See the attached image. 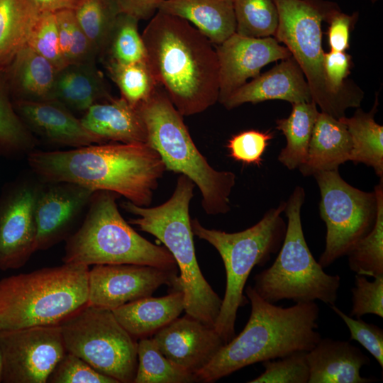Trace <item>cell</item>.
<instances>
[{"label":"cell","mask_w":383,"mask_h":383,"mask_svg":"<svg viewBox=\"0 0 383 383\" xmlns=\"http://www.w3.org/2000/svg\"><path fill=\"white\" fill-rule=\"evenodd\" d=\"M27 160L42 181L114 192L140 206H150L167 170L159 153L148 143L115 142L65 150H33Z\"/></svg>","instance_id":"6da1fadb"},{"label":"cell","mask_w":383,"mask_h":383,"mask_svg":"<svg viewBox=\"0 0 383 383\" xmlns=\"http://www.w3.org/2000/svg\"><path fill=\"white\" fill-rule=\"evenodd\" d=\"M141 35L156 82L183 116L218 101L217 54L203 33L187 21L157 11Z\"/></svg>","instance_id":"7a4b0ae2"},{"label":"cell","mask_w":383,"mask_h":383,"mask_svg":"<svg viewBox=\"0 0 383 383\" xmlns=\"http://www.w3.org/2000/svg\"><path fill=\"white\" fill-rule=\"evenodd\" d=\"M245 292L251 304L245 326L195 374L197 382H214L255 363L308 352L321 338L316 301L282 307L263 299L252 286Z\"/></svg>","instance_id":"3957f363"},{"label":"cell","mask_w":383,"mask_h":383,"mask_svg":"<svg viewBox=\"0 0 383 383\" xmlns=\"http://www.w3.org/2000/svg\"><path fill=\"white\" fill-rule=\"evenodd\" d=\"M194 187L190 179L180 174L172 196L163 204L140 206L127 201L121 207L136 216L128 221L130 224L154 235L173 256L180 272L186 314L214 328L222 299L205 279L196 257L189 212Z\"/></svg>","instance_id":"277c9868"},{"label":"cell","mask_w":383,"mask_h":383,"mask_svg":"<svg viewBox=\"0 0 383 383\" xmlns=\"http://www.w3.org/2000/svg\"><path fill=\"white\" fill-rule=\"evenodd\" d=\"M89 267L64 262L0 280V331L59 325L88 303Z\"/></svg>","instance_id":"5b68a950"},{"label":"cell","mask_w":383,"mask_h":383,"mask_svg":"<svg viewBox=\"0 0 383 383\" xmlns=\"http://www.w3.org/2000/svg\"><path fill=\"white\" fill-rule=\"evenodd\" d=\"M137 108L146 127L147 143L159 153L166 170L187 177L197 186L206 214L228 212L235 174L210 165L194 144L183 116L165 91L157 87Z\"/></svg>","instance_id":"8992f818"},{"label":"cell","mask_w":383,"mask_h":383,"mask_svg":"<svg viewBox=\"0 0 383 383\" xmlns=\"http://www.w3.org/2000/svg\"><path fill=\"white\" fill-rule=\"evenodd\" d=\"M118 196L108 191L94 192L81 226L66 239L63 262L88 267L136 264L177 268L165 246L146 240L125 221L116 201Z\"/></svg>","instance_id":"52a82bcc"},{"label":"cell","mask_w":383,"mask_h":383,"mask_svg":"<svg viewBox=\"0 0 383 383\" xmlns=\"http://www.w3.org/2000/svg\"><path fill=\"white\" fill-rule=\"evenodd\" d=\"M285 207L286 201L282 202L270 209L256 224L235 233L206 228L197 218L191 220L194 235L216 249L226 270L225 294L214 325L225 344L235 336L238 309L248 303L243 291L252 270L267 262L282 245L287 228L282 217Z\"/></svg>","instance_id":"ba28073f"},{"label":"cell","mask_w":383,"mask_h":383,"mask_svg":"<svg viewBox=\"0 0 383 383\" xmlns=\"http://www.w3.org/2000/svg\"><path fill=\"white\" fill-rule=\"evenodd\" d=\"M304 197V189L298 186L286 201L287 225L279 254L270 267L255 275L252 287L272 304L318 300L331 306L337 301L340 277L325 272L308 247L301 220Z\"/></svg>","instance_id":"9c48e42d"},{"label":"cell","mask_w":383,"mask_h":383,"mask_svg":"<svg viewBox=\"0 0 383 383\" xmlns=\"http://www.w3.org/2000/svg\"><path fill=\"white\" fill-rule=\"evenodd\" d=\"M279 16L274 37L284 43L301 67L309 84L312 101L322 112L335 118L345 116L353 107L335 93L325 74L321 24L338 8L325 0H274Z\"/></svg>","instance_id":"30bf717a"},{"label":"cell","mask_w":383,"mask_h":383,"mask_svg":"<svg viewBox=\"0 0 383 383\" xmlns=\"http://www.w3.org/2000/svg\"><path fill=\"white\" fill-rule=\"evenodd\" d=\"M59 326L67 352L118 383L133 382L138 342L111 310L87 304Z\"/></svg>","instance_id":"8fae6325"},{"label":"cell","mask_w":383,"mask_h":383,"mask_svg":"<svg viewBox=\"0 0 383 383\" xmlns=\"http://www.w3.org/2000/svg\"><path fill=\"white\" fill-rule=\"evenodd\" d=\"M321 193L320 216L326 226V246L318 260L323 268L346 255L374 226L377 202L374 192L347 183L338 170L313 174Z\"/></svg>","instance_id":"7c38bea8"},{"label":"cell","mask_w":383,"mask_h":383,"mask_svg":"<svg viewBox=\"0 0 383 383\" xmlns=\"http://www.w3.org/2000/svg\"><path fill=\"white\" fill-rule=\"evenodd\" d=\"M66 352L59 325L0 331L1 382L47 383Z\"/></svg>","instance_id":"4fadbf2b"},{"label":"cell","mask_w":383,"mask_h":383,"mask_svg":"<svg viewBox=\"0 0 383 383\" xmlns=\"http://www.w3.org/2000/svg\"><path fill=\"white\" fill-rule=\"evenodd\" d=\"M37 177V176H36ZM42 180L21 176L0 194V270L23 267L36 252L35 207Z\"/></svg>","instance_id":"5bb4252c"},{"label":"cell","mask_w":383,"mask_h":383,"mask_svg":"<svg viewBox=\"0 0 383 383\" xmlns=\"http://www.w3.org/2000/svg\"><path fill=\"white\" fill-rule=\"evenodd\" d=\"M162 285L180 289L177 268L136 264L94 265L88 272V304L110 310L151 296Z\"/></svg>","instance_id":"9a60e30c"},{"label":"cell","mask_w":383,"mask_h":383,"mask_svg":"<svg viewBox=\"0 0 383 383\" xmlns=\"http://www.w3.org/2000/svg\"><path fill=\"white\" fill-rule=\"evenodd\" d=\"M94 192L72 182L42 181L35 207L36 251L49 249L71 235Z\"/></svg>","instance_id":"2e32d148"},{"label":"cell","mask_w":383,"mask_h":383,"mask_svg":"<svg viewBox=\"0 0 383 383\" xmlns=\"http://www.w3.org/2000/svg\"><path fill=\"white\" fill-rule=\"evenodd\" d=\"M216 51L219 79L218 101L221 104L249 78L258 76L265 65L292 56L275 38H251L236 33L216 45Z\"/></svg>","instance_id":"e0dca14e"},{"label":"cell","mask_w":383,"mask_h":383,"mask_svg":"<svg viewBox=\"0 0 383 383\" xmlns=\"http://www.w3.org/2000/svg\"><path fill=\"white\" fill-rule=\"evenodd\" d=\"M152 338L167 359L194 375L225 344L214 328L187 314L160 329Z\"/></svg>","instance_id":"ac0fdd59"},{"label":"cell","mask_w":383,"mask_h":383,"mask_svg":"<svg viewBox=\"0 0 383 383\" xmlns=\"http://www.w3.org/2000/svg\"><path fill=\"white\" fill-rule=\"evenodd\" d=\"M14 109L29 131L46 142L72 148L104 143L80 118L55 100H13Z\"/></svg>","instance_id":"d6986e66"},{"label":"cell","mask_w":383,"mask_h":383,"mask_svg":"<svg viewBox=\"0 0 383 383\" xmlns=\"http://www.w3.org/2000/svg\"><path fill=\"white\" fill-rule=\"evenodd\" d=\"M268 100H284L292 104L312 101L304 74L292 56L242 85L222 105L230 110L245 103Z\"/></svg>","instance_id":"ffe728a7"},{"label":"cell","mask_w":383,"mask_h":383,"mask_svg":"<svg viewBox=\"0 0 383 383\" xmlns=\"http://www.w3.org/2000/svg\"><path fill=\"white\" fill-rule=\"evenodd\" d=\"M309 367L308 383H370L360 370L370 365V358L349 341L321 338L306 353Z\"/></svg>","instance_id":"44dd1931"},{"label":"cell","mask_w":383,"mask_h":383,"mask_svg":"<svg viewBox=\"0 0 383 383\" xmlns=\"http://www.w3.org/2000/svg\"><path fill=\"white\" fill-rule=\"evenodd\" d=\"M80 120L104 143H147L146 127L138 108L122 97L92 105Z\"/></svg>","instance_id":"7402d4cb"},{"label":"cell","mask_w":383,"mask_h":383,"mask_svg":"<svg viewBox=\"0 0 383 383\" xmlns=\"http://www.w3.org/2000/svg\"><path fill=\"white\" fill-rule=\"evenodd\" d=\"M352 140L346 126L338 118L319 112L309 142L305 162L299 169L304 176L338 170L350 161Z\"/></svg>","instance_id":"603a6c76"},{"label":"cell","mask_w":383,"mask_h":383,"mask_svg":"<svg viewBox=\"0 0 383 383\" xmlns=\"http://www.w3.org/2000/svg\"><path fill=\"white\" fill-rule=\"evenodd\" d=\"M112 98L96 62L69 64L57 72L52 100L72 112L84 113L92 105Z\"/></svg>","instance_id":"cb8c5ba5"},{"label":"cell","mask_w":383,"mask_h":383,"mask_svg":"<svg viewBox=\"0 0 383 383\" xmlns=\"http://www.w3.org/2000/svg\"><path fill=\"white\" fill-rule=\"evenodd\" d=\"M184 310V294L177 289L165 296L141 298L111 311L128 333L140 339L154 335Z\"/></svg>","instance_id":"d4e9b609"},{"label":"cell","mask_w":383,"mask_h":383,"mask_svg":"<svg viewBox=\"0 0 383 383\" xmlns=\"http://www.w3.org/2000/svg\"><path fill=\"white\" fill-rule=\"evenodd\" d=\"M4 72L13 100H52L58 70L28 45Z\"/></svg>","instance_id":"484cf974"},{"label":"cell","mask_w":383,"mask_h":383,"mask_svg":"<svg viewBox=\"0 0 383 383\" xmlns=\"http://www.w3.org/2000/svg\"><path fill=\"white\" fill-rule=\"evenodd\" d=\"M158 11L187 21L216 45L235 33L233 0H165Z\"/></svg>","instance_id":"4316f807"},{"label":"cell","mask_w":383,"mask_h":383,"mask_svg":"<svg viewBox=\"0 0 383 383\" xmlns=\"http://www.w3.org/2000/svg\"><path fill=\"white\" fill-rule=\"evenodd\" d=\"M40 13L34 0H0V70L27 45Z\"/></svg>","instance_id":"83f0119b"},{"label":"cell","mask_w":383,"mask_h":383,"mask_svg":"<svg viewBox=\"0 0 383 383\" xmlns=\"http://www.w3.org/2000/svg\"><path fill=\"white\" fill-rule=\"evenodd\" d=\"M318 113L313 101L300 102L292 104V112L287 118L277 120L276 128L282 131L287 140L278 160L287 169H299L305 162Z\"/></svg>","instance_id":"f1b7e54d"},{"label":"cell","mask_w":383,"mask_h":383,"mask_svg":"<svg viewBox=\"0 0 383 383\" xmlns=\"http://www.w3.org/2000/svg\"><path fill=\"white\" fill-rule=\"evenodd\" d=\"M377 100L370 112L361 109L350 118H338L347 127L352 140L350 161L372 167L383 177V127L374 120Z\"/></svg>","instance_id":"f546056e"},{"label":"cell","mask_w":383,"mask_h":383,"mask_svg":"<svg viewBox=\"0 0 383 383\" xmlns=\"http://www.w3.org/2000/svg\"><path fill=\"white\" fill-rule=\"evenodd\" d=\"M37 144L36 137L16 111L4 72L0 70V155L13 158L27 155Z\"/></svg>","instance_id":"4dcf8cb0"},{"label":"cell","mask_w":383,"mask_h":383,"mask_svg":"<svg viewBox=\"0 0 383 383\" xmlns=\"http://www.w3.org/2000/svg\"><path fill=\"white\" fill-rule=\"evenodd\" d=\"M383 177L374 187L377 202L374 227L348 251L351 271L356 274L377 277L383 276Z\"/></svg>","instance_id":"1f68e13d"},{"label":"cell","mask_w":383,"mask_h":383,"mask_svg":"<svg viewBox=\"0 0 383 383\" xmlns=\"http://www.w3.org/2000/svg\"><path fill=\"white\" fill-rule=\"evenodd\" d=\"M138 367L133 383H190L194 374L167 359L152 338H142L137 345Z\"/></svg>","instance_id":"d6a6232c"},{"label":"cell","mask_w":383,"mask_h":383,"mask_svg":"<svg viewBox=\"0 0 383 383\" xmlns=\"http://www.w3.org/2000/svg\"><path fill=\"white\" fill-rule=\"evenodd\" d=\"M74 13L97 57L102 58L119 11L113 0H80Z\"/></svg>","instance_id":"836d02e7"},{"label":"cell","mask_w":383,"mask_h":383,"mask_svg":"<svg viewBox=\"0 0 383 383\" xmlns=\"http://www.w3.org/2000/svg\"><path fill=\"white\" fill-rule=\"evenodd\" d=\"M110 78L130 105L137 107L160 87L145 61L123 64L104 60Z\"/></svg>","instance_id":"e575fe53"},{"label":"cell","mask_w":383,"mask_h":383,"mask_svg":"<svg viewBox=\"0 0 383 383\" xmlns=\"http://www.w3.org/2000/svg\"><path fill=\"white\" fill-rule=\"evenodd\" d=\"M136 18L119 13L102 60L128 64L146 60V50Z\"/></svg>","instance_id":"d590c367"},{"label":"cell","mask_w":383,"mask_h":383,"mask_svg":"<svg viewBox=\"0 0 383 383\" xmlns=\"http://www.w3.org/2000/svg\"><path fill=\"white\" fill-rule=\"evenodd\" d=\"M235 33L251 38L274 36L279 21L274 0H233Z\"/></svg>","instance_id":"8d00e7d4"},{"label":"cell","mask_w":383,"mask_h":383,"mask_svg":"<svg viewBox=\"0 0 383 383\" xmlns=\"http://www.w3.org/2000/svg\"><path fill=\"white\" fill-rule=\"evenodd\" d=\"M55 13L60 48L67 65L96 62V53L77 23L74 10H63Z\"/></svg>","instance_id":"74e56055"},{"label":"cell","mask_w":383,"mask_h":383,"mask_svg":"<svg viewBox=\"0 0 383 383\" xmlns=\"http://www.w3.org/2000/svg\"><path fill=\"white\" fill-rule=\"evenodd\" d=\"M306 351L262 362L265 371L249 383H308L309 367Z\"/></svg>","instance_id":"f35d334b"},{"label":"cell","mask_w":383,"mask_h":383,"mask_svg":"<svg viewBox=\"0 0 383 383\" xmlns=\"http://www.w3.org/2000/svg\"><path fill=\"white\" fill-rule=\"evenodd\" d=\"M27 45L50 62L58 71L67 65L60 48L55 13H40Z\"/></svg>","instance_id":"ab89813d"},{"label":"cell","mask_w":383,"mask_h":383,"mask_svg":"<svg viewBox=\"0 0 383 383\" xmlns=\"http://www.w3.org/2000/svg\"><path fill=\"white\" fill-rule=\"evenodd\" d=\"M47 383H118L78 356L66 352L50 374Z\"/></svg>","instance_id":"60d3db41"},{"label":"cell","mask_w":383,"mask_h":383,"mask_svg":"<svg viewBox=\"0 0 383 383\" xmlns=\"http://www.w3.org/2000/svg\"><path fill=\"white\" fill-rule=\"evenodd\" d=\"M351 294L352 307L348 316L361 318L374 314L383 317V276L369 281L365 276L356 274Z\"/></svg>","instance_id":"b9f144b4"},{"label":"cell","mask_w":383,"mask_h":383,"mask_svg":"<svg viewBox=\"0 0 383 383\" xmlns=\"http://www.w3.org/2000/svg\"><path fill=\"white\" fill-rule=\"evenodd\" d=\"M273 138L274 133L270 131L248 130L233 135L226 147L230 156L235 160L259 166L269 142Z\"/></svg>","instance_id":"7bdbcfd3"},{"label":"cell","mask_w":383,"mask_h":383,"mask_svg":"<svg viewBox=\"0 0 383 383\" xmlns=\"http://www.w3.org/2000/svg\"><path fill=\"white\" fill-rule=\"evenodd\" d=\"M332 310L345 322L350 333V340L358 342L383 367V330L369 323L360 318H354L338 308L331 306Z\"/></svg>","instance_id":"ee69618b"},{"label":"cell","mask_w":383,"mask_h":383,"mask_svg":"<svg viewBox=\"0 0 383 383\" xmlns=\"http://www.w3.org/2000/svg\"><path fill=\"white\" fill-rule=\"evenodd\" d=\"M358 17V13L348 15L338 7L328 16V42L331 50L345 52L349 48L350 31Z\"/></svg>","instance_id":"f6af8a7d"},{"label":"cell","mask_w":383,"mask_h":383,"mask_svg":"<svg viewBox=\"0 0 383 383\" xmlns=\"http://www.w3.org/2000/svg\"><path fill=\"white\" fill-rule=\"evenodd\" d=\"M120 13H126L138 20L150 19L165 0H113Z\"/></svg>","instance_id":"bcb514c9"},{"label":"cell","mask_w":383,"mask_h":383,"mask_svg":"<svg viewBox=\"0 0 383 383\" xmlns=\"http://www.w3.org/2000/svg\"><path fill=\"white\" fill-rule=\"evenodd\" d=\"M80 0H34L40 12L56 13L74 10Z\"/></svg>","instance_id":"7dc6e473"},{"label":"cell","mask_w":383,"mask_h":383,"mask_svg":"<svg viewBox=\"0 0 383 383\" xmlns=\"http://www.w3.org/2000/svg\"><path fill=\"white\" fill-rule=\"evenodd\" d=\"M1 353H0V382H1Z\"/></svg>","instance_id":"c3c4849f"},{"label":"cell","mask_w":383,"mask_h":383,"mask_svg":"<svg viewBox=\"0 0 383 383\" xmlns=\"http://www.w3.org/2000/svg\"><path fill=\"white\" fill-rule=\"evenodd\" d=\"M378 1H379V0H371V1H372V3H375V2Z\"/></svg>","instance_id":"681fc988"}]
</instances>
